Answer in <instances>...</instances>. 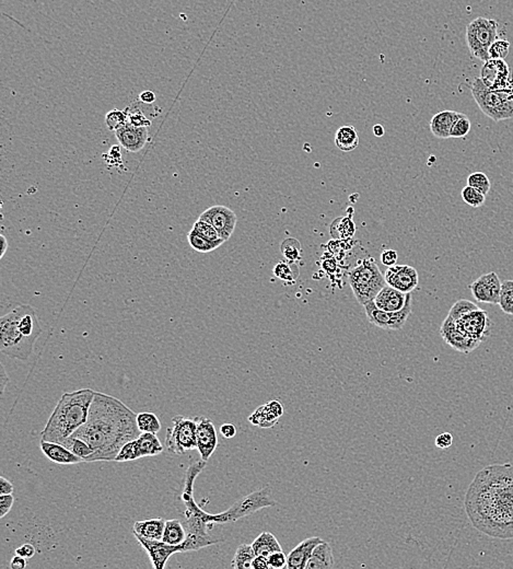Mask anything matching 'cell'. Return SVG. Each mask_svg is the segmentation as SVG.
I'll use <instances>...</instances> for the list:
<instances>
[{
  "label": "cell",
  "mask_w": 513,
  "mask_h": 569,
  "mask_svg": "<svg viewBox=\"0 0 513 569\" xmlns=\"http://www.w3.org/2000/svg\"><path fill=\"white\" fill-rule=\"evenodd\" d=\"M465 511L481 532L513 539V465L491 464L479 471L467 489Z\"/></svg>",
  "instance_id": "1"
},
{
  "label": "cell",
  "mask_w": 513,
  "mask_h": 569,
  "mask_svg": "<svg viewBox=\"0 0 513 569\" xmlns=\"http://www.w3.org/2000/svg\"><path fill=\"white\" fill-rule=\"evenodd\" d=\"M137 414L122 401L96 392L88 420L72 436L82 438L94 449L86 462L114 461L124 444L137 438Z\"/></svg>",
  "instance_id": "2"
},
{
  "label": "cell",
  "mask_w": 513,
  "mask_h": 569,
  "mask_svg": "<svg viewBox=\"0 0 513 569\" xmlns=\"http://www.w3.org/2000/svg\"><path fill=\"white\" fill-rule=\"evenodd\" d=\"M207 461L201 459L191 464L185 474L181 501L184 506V525L186 540L181 544V553L196 552L204 547L219 544L222 539L209 534L211 525H215V515L206 513L197 505L194 498V484L197 476L206 468Z\"/></svg>",
  "instance_id": "3"
},
{
  "label": "cell",
  "mask_w": 513,
  "mask_h": 569,
  "mask_svg": "<svg viewBox=\"0 0 513 569\" xmlns=\"http://www.w3.org/2000/svg\"><path fill=\"white\" fill-rule=\"evenodd\" d=\"M94 395L91 389L64 393L47 420L42 439L63 444L74 434L88 420Z\"/></svg>",
  "instance_id": "4"
},
{
  "label": "cell",
  "mask_w": 513,
  "mask_h": 569,
  "mask_svg": "<svg viewBox=\"0 0 513 569\" xmlns=\"http://www.w3.org/2000/svg\"><path fill=\"white\" fill-rule=\"evenodd\" d=\"M349 284L357 301L361 306L374 301L376 294L386 284L378 264L374 258L359 261L357 265L349 272Z\"/></svg>",
  "instance_id": "5"
},
{
  "label": "cell",
  "mask_w": 513,
  "mask_h": 569,
  "mask_svg": "<svg viewBox=\"0 0 513 569\" xmlns=\"http://www.w3.org/2000/svg\"><path fill=\"white\" fill-rule=\"evenodd\" d=\"M471 90L479 108L491 120L500 122L512 118L513 98L508 91L489 88L481 78L473 81Z\"/></svg>",
  "instance_id": "6"
},
{
  "label": "cell",
  "mask_w": 513,
  "mask_h": 569,
  "mask_svg": "<svg viewBox=\"0 0 513 569\" xmlns=\"http://www.w3.org/2000/svg\"><path fill=\"white\" fill-rule=\"evenodd\" d=\"M35 342L25 337L17 325L15 311L0 319V351L10 358L27 361L33 353Z\"/></svg>",
  "instance_id": "7"
},
{
  "label": "cell",
  "mask_w": 513,
  "mask_h": 569,
  "mask_svg": "<svg viewBox=\"0 0 513 569\" xmlns=\"http://www.w3.org/2000/svg\"><path fill=\"white\" fill-rule=\"evenodd\" d=\"M498 37L496 20L479 17L467 27V43L469 52L481 62H488L489 49Z\"/></svg>",
  "instance_id": "8"
},
{
  "label": "cell",
  "mask_w": 513,
  "mask_h": 569,
  "mask_svg": "<svg viewBox=\"0 0 513 569\" xmlns=\"http://www.w3.org/2000/svg\"><path fill=\"white\" fill-rule=\"evenodd\" d=\"M274 506H276V501L272 497V489L265 487L241 498L231 506L228 511L215 515V523L219 525L236 523L239 519L253 515L260 509Z\"/></svg>",
  "instance_id": "9"
},
{
  "label": "cell",
  "mask_w": 513,
  "mask_h": 569,
  "mask_svg": "<svg viewBox=\"0 0 513 569\" xmlns=\"http://www.w3.org/2000/svg\"><path fill=\"white\" fill-rule=\"evenodd\" d=\"M167 451L183 456L187 451L197 449L196 420L185 416H175L172 425L165 434Z\"/></svg>",
  "instance_id": "10"
},
{
  "label": "cell",
  "mask_w": 513,
  "mask_h": 569,
  "mask_svg": "<svg viewBox=\"0 0 513 569\" xmlns=\"http://www.w3.org/2000/svg\"><path fill=\"white\" fill-rule=\"evenodd\" d=\"M163 449L165 448L157 434H151V432H141L136 439L130 440L127 444H124L114 461L128 462L145 458V456H155L163 454Z\"/></svg>",
  "instance_id": "11"
},
{
  "label": "cell",
  "mask_w": 513,
  "mask_h": 569,
  "mask_svg": "<svg viewBox=\"0 0 513 569\" xmlns=\"http://www.w3.org/2000/svg\"><path fill=\"white\" fill-rule=\"evenodd\" d=\"M365 311L371 324L380 329L388 331H398L405 325L408 317L412 313V294H407L405 307L400 311L388 312L379 309L374 301L365 304Z\"/></svg>",
  "instance_id": "12"
},
{
  "label": "cell",
  "mask_w": 513,
  "mask_h": 569,
  "mask_svg": "<svg viewBox=\"0 0 513 569\" xmlns=\"http://www.w3.org/2000/svg\"><path fill=\"white\" fill-rule=\"evenodd\" d=\"M198 219L210 223L218 231L219 236L224 241H228L236 229L238 217L234 211L226 206L216 205L209 207L208 209L201 213Z\"/></svg>",
  "instance_id": "13"
},
{
  "label": "cell",
  "mask_w": 513,
  "mask_h": 569,
  "mask_svg": "<svg viewBox=\"0 0 513 569\" xmlns=\"http://www.w3.org/2000/svg\"><path fill=\"white\" fill-rule=\"evenodd\" d=\"M457 327L475 341L483 342L490 335L493 322L485 310L477 309L455 321Z\"/></svg>",
  "instance_id": "14"
},
{
  "label": "cell",
  "mask_w": 513,
  "mask_h": 569,
  "mask_svg": "<svg viewBox=\"0 0 513 569\" xmlns=\"http://www.w3.org/2000/svg\"><path fill=\"white\" fill-rule=\"evenodd\" d=\"M440 334L443 341L460 353L469 354L481 345V342L469 337L457 327L455 320L448 315L442 323Z\"/></svg>",
  "instance_id": "15"
},
{
  "label": "cell",
  "mask_w": 513,
  "mask_h": 569,
  "mask_svg": "<svg viewBox=\"0 0 513 569\" xmlns=\"http://www.w3.org/2000/svg\"><path fill=\"white\" fill-rule=\"evenodd\" d=\"M501 284L496 273L490 272L481 275L469 284L471 294L475 299L483 304H499L500 300Z\"/></svg>",
  "instance_id": "16"
},
{
  "label": "cell",
  "mask_w": 513,
  "mask_h": 569,
  "mask_svg": "<svg viewBox=\"0 0 513 569\" xmlns=\"http://www.w3.org/2000/svg\"><path fill=\"white\" fill-rule=\"evenodd\" d=\"M386 284L404 294H410L417 288L419 282L417 270L410 265L391 266L384 274Z\"/></svg>",
  "instance_id": "17"
},
{
  "label": "cell",
  "mask_w": 513,
  "mask_h": 569,
  "mask_svg": "<svg viewBox=\"0 0 513 569\" xmlns=\"http://www.w3.org/2000/svg\"><path fill=\"white\" fill-rule=\"evenodd\" d=\"M195 420H196L197 450L201 454V459L208 461L218 446L216 427L209 418L204 416H197Z\"/></svg>",
  "instance_id": "18"
},
{
  "label": "cell",
  "mask_w": 513,
  "mask_h": 569,
  "mask_svg": "<svg viewBox=\"0 0 513 569\" xmlns=\"http://www.w3.org/2000/svg\"><path fill=\"white\" fill-rule=\"evenodd\" d=\"M134 535H135L139 544L145 549L155 569L165 568L170 557L177 554V553H181V544L171 545L163 542V541L149 540V539H146V537H140L138 534Z\"/></svg>",
  "instance_id": "19"
},
{
  "label": "cell",
  "mask_w": 513,
  "mask_h": 569,
  "mask_svg": "<svg viewBox=\"0 0 513 569\" xmlns=\"http://www.w3.org/2000/svg\"><path fill=\"white\" fill-rule=\"evenodd\" d=\"M509 74L510 69L504 59H489L481 68L479 78L489 88L502 90L508 84Z\"/></svg>",
  "instance_id": "20"
},
{
  "label": "cell",
  "mask_w": 513,
  "mask_h": 569,
  "mask_svg": "<svg viewBox=\"0 0 513 569\" xmlns=\"http://www.w3.org/2000/svg\"><path fill=\"white\" fill-rule=\"evenodd\" d=\"M115 136L120 145L128 152H139L149 139L148 127H138L129 123L116 130Z\"/></svg>",
  "instance_id": "21"
},
{
  "label": "cell",
  "mask_w": 513,
  "mask_h": 569,
  "mask_svg": "<svg viewBox=\"0 0 513 569\" xmlns=\"http://www.w3.org/2000/svg\"><path fill=\"white\" fill-rule=\"evenodd\" d=\"M39 446H41V450H42L47 459L51 460L54 463L70 465V464H78L84 462L82 458L72 454L64 444H58V442H47V440L42 439L39 442Z\"/></svg>",
  "instance_id": "22"
},
{
  "label": "cell",
  "mask_w": 513,
  "mask_h": 569,
  "mask_svg": "<svg viewBox=\"0 0 513 569\" xmlns=\"http://www.w3.org/2000/svg\"><path fill=\"white\" fill-rule=\"evenodd\" d=\"M323 542L319 537H312L299 543L287 556L288 569H305L315 546Z\"/></svg>",
  "instance_id": "23"
},
{
  "label": "cell",
  "mask_w": 513,
  "mask_h": 569,
  "mask_svg": "<svg viewBox=\"0 0 513 569\" xmlns=\"http://www.w3.org/2000/svg\"><path fill=\"white\" fill-rule=\"evenodd\" d=\"M406 299H407V294H404V292L386 284L376 294L374 302L379 309L388 312H396L405 307Z\"/></svg>",
  "instance_id": "24"
},
{
  "label": "cell",
  "mask_w": 513,
  "mask_h": 569,
  "mask_svg": "<svg viewBox=\"0 0 513 569\" xmlns=\"http://www.w3.org/2000/svg\"><path fill=\"white\" fill-rule=\"evenodd\" d=\"M124 111L127 115V123L138 126V127H150L151 126L153 118H149L148 114L153 118L157 116L155 108L151 104H144L140 100L134 101L133 104H130Z\"/></svg>",
  "instance_id": "25"
},
{
  "label": "cell",
  "mask_w": 513,
  "mask_h": 569,
  "mask_svg": "<svg viewBox=\"0 0 513 569\" xmlns=\"http://www.w3.org/2000/svg\"><path fill=\"white\" fill-rule=\"evenodd\" d=\"M459 115L460 113L455 111H442L436 114L430 120V130H431L432 135L440 139L450 138L452 126Z\"/></svg>",
  "instance_id": "26"
},
{
  "label": "cell",
  "mask_w": 513,
  "mask_h": 569,
  "mask_svg": "<svg viewBox=\"0 0 513 569\" xmlns=\"http://www.w3.org/2000/svg\"><path fill=\"white\" fill-rule=\"evenodd\" d=\"M165 520L163 518H155L148 520L137 521L133 527L134 534L140 535L149 540L163 541L165 532Z\"/></svg>",
  "instance_id": "27"
},
{
  "label": "cell",
  "mask_w": 513,
  "mask_h": 569,
  "mask_svg": "<svg viewBox=\"0 0 513 569\" xmlns=\"http://www.w3.org/2000/svg\"><path fill=\"white\" fill-rule=\"evenodd\" d=\"M334 565V555L329 543H319L312 552L309 562L305 569H327L331 568Z\"/></svg>",
  "instance_id": "28"
},
{
  "label": "cell",
  "mask_w": 513,
  "mask_h": 569,
  "mask_svg": "<svg viewBox=\"0 0 513 569\" xmlns=\"http://www.w3.org/2000/svg\"><path fill=\"white\" fill-rule=\"evenodd\" d=\"M359 135L354 126H343L335 135V145L344 152L354 151L359 146Z\"/></svg>",
  "instance_id": "29"
},
{
  "label": "cell",
  "mask_w": 513,
  "mask_h": 569,
  "mask_svg": "<svg viewBox=\"0 0 513 569\" xmlns=\"http://www.w3.org/2000/svg\"><path fill=\"white\" fill-rule=\"evenodd\" d=\"M252 545H253L255 554L260 555V556L268 557L277 551H283L275 535L270 532L260 533Z\"/></svg>",
  "instance_id": "30"
},
{
  "label": "cell",
  "mask_w": 513,
  "mask_h": 569,
  "mask_svg": "<svg viewBox=\"0 0 513 569\" xmlns=\"http://www.w3.org/2000/svg\"><path fill=\"white\" fill-rule=\"evenodd\" d=\"M186 540V530L184 525L177 519L165 521L163 541L171 545L182 544Z\"/></svg>",
  "instance_id": "31"
},
{
  "label": "cell",
  "mask_w": 513,
  "mask_h": 569,
  "mask_svg": "<svg viewBox=\"0 0 513 569\" xmlns=\"http://www.w3.org/2000/svg\"><path fill=\"white\" fill-rule=\"evenodd\" d=\"M255 556L253 545L243 543L236 549L231 566H232V568L236 569L252 568V563H253Z\"/></svg>",
  "instance_id": "32"
},
{
  "label": "cell",
  "mask_w": 513,
  "mask_h": 569,
  "mask_svg": "<svg viewBox=\"0 0 513 569\" xmlns=\"http://www.w3.org/2000/svg\"><path fill=\"white\" fill-rule=\"evenodd\" d=\"M251 424L260 427V428H272L274 425L277 424L278 418H275L270 411L268 410L266 404L262 405L253 414L248 418Z\"/></svg>",
  "instance_id": "33"
},
{
  "label": "cell",
  "mask_w": 513,
  "mask_h": 569,
  "mask_svg": "<svg viewBox=\"0 0 513 569\" xmlns=\"http://www.w3.org/2000/svg\"><path fill=\"white\" fill-rule=\"evenodd\" d=\"M280 251L284 258L290 263L299 262L303 258V246L295 238H287L281 242Z\"/></svg>",
  "instance_id": "34"
},
{
  "label": "cell",
  "mask_w": 513,
  "mask_h": 569,
  "mask_svg": "<svg viewBox=\"0 0 513 569\" xmlns=\"http://www.w3.org/2000/svg\"><path fill=\"white\" fill-rule=\"evenodd\" d=\"M62 444H64L66 448H68L72 454L82 458L84 462L87 461L89 456H91L92 454H94V449H92L91 446H89L88 442H84L82 438L72 436V434L68 437Z\"/></svg>",
  "instance_id": "35"
},
{
  "label": "cell",
  "mask_w": 513,
  "mask_h": 569,
  "mask_svg": "<svg viewBox=\"0 0 513 569\" xmlns=\"http://www.w3.org/2000/svg\"><path fill=\"white\" fill-rule=\"evenodd\" d=\"M137 426L140 432H151L157 434L161 430L159 418L151 412H141L137 414Z\"/></svg>",
  "instance_id": "36"
},
{
  "label": "cell",
  "mask_w": 513,
  "mask_h": 569,
  "mask_svg": "<svg viewBox=\"0 0 513 569\" xmlns=\"http://www.w3.org/2000/svg\"><path fill=\"white\" fill-rule=\"evenodd\" d=\"M187 240H189V246L193 250L196 251V252L204 253V254L205 253L213 252V251L220 246L216 243L210 242V241L205 239L202 235H199L194 229H192L191 232L189 233Z\"/></svg>",
  "instance_id": "37"
},
{
  "label": "cell",
  "mask_w": 513,
  "mask_h": 569,
  "mask_svg": "<svg viewBox=\"0 0 513 569\" xmlns=\"http://www.w3.org/2000/svg\"><path fill=\"white\" fill-rule=\"evenodd\" d=\"M500 309L509 315H513V280H505L501 284Z\"/></svg>",
  "instance_id": "38"
},
{
  "label": "cell",
  "mask_w": 513,
  "mask_h": 569,
  "mask_svg": "<svg viewBox=\"0 0 513 569\" xmlns=\"http://www.w3.org/2000/svg\"><path fill=\"white\" fill-rule=\"evenodd\" d=\"M274 275L284 282H295L299 276L295 263L279 262L273 270Z\"/></svg>",
  "instance_id": "39"
},
{
  "label": "cell",
  "mask_w": 513,
  "mask_h": 569,
  "mask_svg": "<svg viewBox=\"0 0 513 569\" xmlns=\"http://www.w3.org/2000/svg\"><path fill=\"white\" fill-rule=\"evenodd\" d=\"M193 229L196 230L199 235H202L205 239L210 241V242L216 243L218 246H221V244H224V243L226 242L224 239L220 238L218 231H217L214 227L211 226L210 223L202 220V219H198V220L194 223Z\"/></svg>",
  "instance_id": "40"
},
{
  "label": "cell",
  "mask_w": 513,
  "mask_h": 569,
  "mask_svg": "<svg viewBox=\"0 0 513 569\" xmlns=\"http://www.w3.org/2000/svg\"><path fill=\"white\" fill-rule=\"evenodd\" d=\"M461 196L463 201H465V204L474 207V208L483 206L485 201H486V195L483 194L479 189L469 187V185L462 189Z\"/></svg>",
  "instance_id": "41"
},
{
  "label": "cell",
  "mask_w": 513,
  "mask_h": 569,
  "mask_svg": "<svg viewBox=\"0 0 513 569\" xmlns=\"http://www.w3.org/2000/svg\"><path fill=\"white\" fill-rule=\"evenodd\" d=\"M477 309H479V308L477 307V304H475L474 302L469 301V300L467 299H461L452 306L448 315L451 317L455 321H457V320L464 317V315H467L469 312L474 311V310Z\"/></svg>",
  "instance_id": "42"
},
{
  "label": "cell",
  "mask_w": 513,
  "mask_h": 569,
  "mask_svg": "<svg viewBox=\"0 0 513 569\" xmlns=\"http://www.w3.org/2000/svg\"><path fill=\"white\" fill-rule=\"evenodd\" d=\"M467 185L479 189L485 195L488 194L491 187L490 180L483 172H474L469 175L467 177Z\"/></svg>",
  "instance_id": "43"
},
{
  "label": "cell",
  "mask_w": 513,
  "mask_h": 569,
  "mask_svg": "<svg viewBox=\"0 0 513 569\" xmlns=\"http://www.w3.org/2000/svg\"><path fill=\"white\" fill-rule=\"evenodd\" d=\"M127 123L125 111L112 110L106 115V125L108 130L114 132L123 127Z\"/></svg>",
  "instance_id": "44"
},
{
  "label": "cell",
  "mask_w": 513,
  "mask_h": 569,
  "mask_svg": "<svg viewBox=\"0 0 513 569\" xmlns=\"http://www.w3.org/2000/svg\"><path fill=\"white\" fill-rule=\"evenodd\" d=\"M471 130V120L465 114L460 113L459 118L452 126L450 138H464Z\"/></svg>",
  "instance_id": "45"
},
{
  "label": "cell",
  "mask_w": 513,
  "mask_h": 569,
  "mask_svg": "<svg viewBox=\"0 0 513 569\" xmlns=\"http://www.w3.org/2000/svg\"><path fill=\"white\" fill-rule=\"evenodd\" d=\"M333 225L337 227V232L334 238H349V237L354 236L355 231H356L354 221L351 220L349 217L338 218L333 223Z\"/></svg>",
  "instance_id": "46"
},
{
  "label": "cell",
  "mask_w": 513,
  "mask_h": 569,
  "mask_svg": "<svg viewBox=\"0 0 513 569\" xmlns=\"http://www.w3.org/2000/svg\"><path fill=\"white\" fill-rule=\"evenodd\" d=\"M510 43L505 39H496L489 49V59H504L508 56Z\"/></svg>",
  "instance_id": "47"
},
{
  "label": "cell",
  "mask_w": 513,
  "mask_h": 569,
  "mask_svg": "<svg viewBox=\"0 0 513 569\" xmlns=\"http://www.w3.org/2000/svg\"><path fill=\"white\" fill-rule=\"evenodd\" d=\"M270 562V568L283 569L287 568V556L283 551H277L267 557Z\"/></svg>",
  "instance_id": "48"
},
{
  "label": "cell",
  "mask_w": 513,
  "mask_h": 569,
  "mask_svg": "<svg viewBox=\"0 0 513 569\" xmlns=\"http://www.w3.org/2000/svg\"><path fill=\"white\" fill-rule=\"evenodd\" d=\"M13 501H15V498H13V494L0 495V517H6V515L9 513L13 508Z\"/></svg>",
  "instance_id": "49"
},
{
  "label": "cell",
  "mask_w": 513,
  "mask_h": 569,
  "mask_svg": "<svg viewBox=\"0 0 513 569\" xmlns=\"http://www.w3.org/2000/svg\"><path fill=\"white\" fill-rule=\"evenodd\" d=\"M398 262V252L394 250H386L381 254V263L386 268L395 265Z\"/></svg>",
  "instance_id": "50"
},
{
  "label": "cell",
  "mask_w": 513,
  "mask_h": 569,
  "mask_svg": "<svg viewBox=\"0 0 513 569\" xmlns=\"http://www.w3.org/2000/svg\"><path fill=\"white\" fill-rule=\"evenodd\" d=\"M453 444V436L450 432H443L436 438V446L440 449H448Z\"/></svg>",
  "instance_id": "51"
},
{
  "label": "cell",
  "mask_w": 513,
  "mask_h": 569,
  "mask_svg": "<svg viewBox=\"0 0 513 569\" xmlns=\"http://www.w3.org/2000/svg\"><path fill=\"white\" fill-rule=\"evenodd\" d=\"M15 554L29 560V558H32L35 555V546L30 544V543H25V544L18 547L17 550H15Z\"/></svg>",
  "instance_id": "52"
},
{
  "label": "cell",
  "mask_w": 513,
  "mask_h": 569,
  "mask_svg": "<svg viewBox=\"0 0 513 569\" xmlns=\"http://www.w3.org/2000/svg\"><path fill=\"white\" fill-rule=\"evenodd\" d=\"M266 406L278 420H279L280 416H283L284 406L278 401H270V402L266 403Z\"/></svg>",
  "instance_id": "53"
},
{
  "label": "cell",
  "mask_w": 513,
  "mask_h": 569,
  "mask_svg": "<svg viewBox=\"0 0 513 569\" xmlns=\"http://www.w3.org/2000/svg\"><path fill=\"white\" fill-rule=\"evenodd\" d=\"M15 491L13 483L5 479L4 476L0 477V495H7V494H13Z\"/></svg>",
  "instance_id": "54"
},
{
  "label": "cell",
  "mask_w": 513,
  "mask_h": 569,
  "mask_svg": "<svg viewBox=\"0 0 513 569\" xmlns=\"http://www.w3.org/2000/svg\"><path fill=\"white\" fill-rule=\"evenodd\" d=\"M252 568L253 569H270V562H268L267 557L265 556H260V555H256L255 558H254L253 563H252Z\"/></svg>",
  "instance_id": "55"
},
{
  "label": "cell",
  "mask_w": 513,
  "mask_h": 569,
  "mask_svg": "<svg viewBox=\"0 0 513 569\" xmlns=\"http://www.w3.org/2000/svg\"><path fill=\"white\" fill-rule=\"evenodd\" d=\"M220 432L226 439H231L236 434V428L232 424H224L220 427Z\"/></svg>",
  "instance_id": "56"
},
{
  "label": "cell",
  "mask_w": 513,
  "mask_h": 569,
  "mask_svg": "<svg viewBox=\"0 0 513 569\" xmlns=\"http://www.w3.org/2000/svg\"><path fill=\"white\" fill-rule=\"evenodd\" d=\"M27 567V558L15 554L10 563V568L11 569H25Z\"/></svg>",
  "instance_id": "57"
},
{
  "label": "cell",
  "mask_w": 513,
  "mask_h": 569,
  "mask_svg": "<svg viewBox=\"0 0 513 569\" xmlns=\"http://www.w3.org/2000/svg\"><path fill=\"white\" fill-rule=\"evenodd\" d=\"M138 100L141 101V102H144V104H153V102L157 100V96H156V94H153V91L146 90L139 94V98H138Z\"/></svg>",
  "instance_id": "58"
},
{
  "label": "cell",
  "mask_w": 513,
  "mask_h": 569,
  "mask_svg": "<svg viewBox=\"0 0 513 569\" xmlns=\"http://www.w3.org/2000/svg\"><path fill=\"white\" fill-rule=\"evenodd\" d=\"M8 382H9V377L6 375L5 367L1 365V394H4V391H5L6 385H7Z\"/></svg>",
  "instance_id": "59"
},
{
  "label": "cell",
  "mask_w": 513,
  "mask_h": 569,
  "mask_svg": "<svg viewBox=\"0 0 513 569\" xmlns=\"http://www.w3.org/2000/svg\"><path fill=\"white\" fill-rule=\"evenodd\" d=\"M384 133H386V130H384V126L381 125V124H376V125L374 126V136H376V137H382Z\"/></svg>",
  "instance_id": "60"
},
{
  "label": "cell",
  "mask_w": 513,
  "mask_h": 569,
  "mask_svg": "<svg viewBox=\"0 0 513 569\" xmlns=\"http://www.w3.org/2000/svg\"><path fill=\"white\" fill-rule=\"evenodd\" d=\"M0 240H1V246H3V248H1V252H0V258H3L4 256L6 254V251H7L8 249V241L7 239H6V237L3 236V235L0 236Z\"/></svg>",
  "instance_id": "61"
}]
</instances>
